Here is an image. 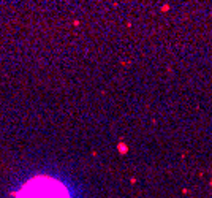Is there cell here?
I'll use <instances>...</instances> for the list:
<instances>
[{"label":"cell","mask_w":212,"mask_h":198,"mask_svg":"<svg viewBox=\"0 0 212 198\" xmlns=\"http://www.w3.org/2000/svg\"><path fill=\"white\" fill-rule=\"evenodd\" d=\"M17 198H70L62 184L51 178H35L22 187Z\"/></svg>","instance_id":"1"}]
</instances>
